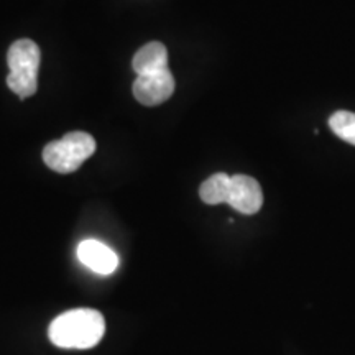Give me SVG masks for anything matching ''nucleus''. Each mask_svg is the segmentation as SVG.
I'll list each match as a JSON object with an SVG mask.
<instances>
[{
	"mask_svg": "<svg viewBox=\"0 0 355 355\" xmlns=\"http://www.w3.org/2000/svg\"><path fill=\"white\" fill-rule=\"evenodd\" d=\"M105 332L104 316L96 309H73L50 324L48 336L58 347L91 349Z\"/></svg>",
	"mask_w": 355,
	"mask_h": 355,
	"instance_id": "f257e3e1",
	"label": "nucleus"
},
{
	"mask_svg": "<svg viewBox=\"0 0 355 355\" xmlns=\"http://www.w3.org/2000/svg\"><path fill=\"white\" fill-rule=\"evenodd\" d=\"M42 61V51L33 40L21 38L8 48L7 86L20 99H28L38 89V68Z\"/></svg>",
	"mask_w": 355,
	"mask_h": 355,
	"instance_id": "f03ea898",
	"label": "nucleus"
},
{
	"mask_svg": "<svg viewBox=\"0 0 355 355\" xmlns=\"http://www.w3.org/2000/svg\"><path fill=\"white\" fill-rule=\"evenodd\" d=\"M96 152L94 137L86 132H69L63 139L44 146L43 162L50 170L68 175L81 168Z\"/></svg>",
	"mask_w": 355,
	"mask_h": 355,
	"instance_id": "7ed1b4c3",
	"label": "nucleus"
},
{
	"mask_svg": "<svg viewBox=\"0 0 355 355\" xmlns=\"http://www.w3.org/2000/svg\"><path fill=\"white\" fill-rule=\"evenodd\" d=\"M175 92V78H173L170 69L157 71V73L141 74L137 76L133 83V96L140 104L148 105H159L168 101Z\"/></svg>",
	"mask_w": 355,
	"mask_h": 355,
	"instance_id": "20e7f679",
	"label": "nucleus"
},
{
	"mask_svg": "<svg viewBox=\"0 0 355 355\" xmlns=\"http://www.w3.org/2000/svg\"><path fill=\"white\" fill-rule=\"evenodd\" d=\"M227 204L242 214H257L263 206V193L259 181L247 175L230 176Z\"/></svg>",
	"mask_w": 355,
	"mask_h": 355,
	"instance_id": "39448f33",
	"label": "nucleus"
},
{
	"mask_svg": "<svg viewBox=\"0 0 355 355\" xmlns=\"http://www.w3.org/2000/svg\"><path fill=\"white\" fill-rule=\"evenodd\" d=\"M78 259L97 275H110L119 266L117 254L99 241H84L79 243Z\"/></svg>",
	"mask_w": 355,
	"mask_h": 355,
	"instance_id": "423d86ee",
	"label": "nucleus"
},
{
	"mask_svg": "<svg viewBox=\"0 0 355 355\" xmlns=\"http://www.w3.org/2000/svg\"><path fill=\"white\" fill-rule=\"evenodd\" d=\"M137 76L168 69V50L163 43L152 42L141 46L132 61Z\"/></svg>",
	"mask_w": 355,
	"mask_h": 355,
	"instance_id": "0eeeda50",
	"label": "nucleus"
},
{
	"mask_svg": "<svg viewBox=\"0 0 355 355\" xmlns=\"http://www.w3.org/2000/svg\"><path fill=\"white\" fill-rule=\"evenodd\" d=\"M229 186H230V176L225 173H216L199 188V196H201L202 202L209 204V206H216V204L227 202L229 196Z\"/></svg>",
	"mask_w": 355,
	"mask_h": 355,
	"instance_id": "6e6552de",
	"label": "nucleus"
},
{
	"mask_svg": "<svg viewBox=\"0 0 355 355\" xmlns=\"http://www.w3.org/2000/svg\"><path fill=\"white\" fill-rule=\"evenodd\" d=\"M331 130L340 140L355 146V114L347 110H337L329 117Z\"/></svg>",
	"mask_w": 355,
	"mask_h": 355,
	"instance_id": "1a4fd4ad",
	"label": "nucleus"
}]
</instances>
